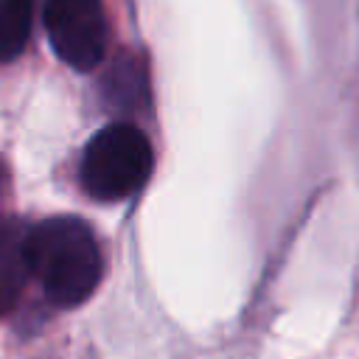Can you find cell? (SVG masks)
Here are the masks:
<instances>
[{
  "label": "cell",
  "instance_id": "obj_7",
  "mask_svg": "<svg viewBox=\"0 0 359 359\" xmlns=\"http://www.w3.org/2000/svg\"><path fill=\"white\" fill-rule=\"evenodd\" d=\"M3 185H6V171H3V165H0V194H3Z\"/></svg>",
  "mask_w": 359,
  "mask_h": 359
},
{
  "label": "cell",
  "instance_id": "obj_5",
  "mask_svg": "<svg viewBox=\"0 0 359 359\" xmlns=\"http://www.w3.org/2000/svg\"><path fill=\"white\" fill-rule=\"evenodd\" d=\"M101 93L107 107L115 109H132L146 101V70L132 56H121L101 81Z\"/></svg>",
  "mask_w": 359,
  "mask_h": 359
},
{
  "label": "cell",
  "instance_id": "obj_1",
  "mask_svg": "<svg viewBox=\"0 0 359 359\" xmlns=\"http://www.w3.org/2000/svg\"><path fill=\"white\" fill-rule=\"evenodd\" d=\"M28 272L42 294L59 309L81 306L101 280V250L87 222L50 216L28 230Z\"/></svg>",
  "mask_w": 359,
  "mask_h": 359
},
{
  "label": "cell",
  "instance_id": "obj_3",
  "mask_svg": "<svg viewBox=\"0 0 359 359\" xmlns=\"http://www.w3.org/2000/svg\"><path fill=\"white\" fill-rule=\"evenodd\" d=\"M45 31L56 56L79 73L101 65L107 53V14L101 0H45Z\"/></svg>",
  "mask_w": 359,
  "mask_h": 359
},
{
  "label": "cell",
  "instance_id": "obj_6",
  "mask_svg": "<svg viewBox=\"0 0 359 359\" xmlns=\"http://www.w3.org/2000/svg\"><path fill=\"white\" fill-rule=\"evenodd\" d=\"M34 0H0V62H11L22 53L31 36Z\"/></svg>",
  "mask_w": 359,
  "mask_h": 359
},
{
  "label": "cell",
  "instance_id": "obj_2",
  "mask_svg": "<svg viewBox=\"0 0 359 359\" xmlns=\"http://www.w3.org/2000/svg\"><path fill=\"white\" fill-rule=\"evenodd\" d=\"M154 165L149 137L132 123H109L84 146L79 180L98 202H118L137 194Z\"/></svg>",
  "mask_w": 359,
  "mask_h": 359
},
{
  "label": "cell",
  "instance_id": "obj_4",
  "mask_svg": "<svg viewBox=\"0 0 359 359\" xmlns=\"http://www.w3.org/2000/svg\"><path fill=\"white\" fill-rule=\"evenodd\" d=\"M25 241L28 230L14 219L0 216V314H6L17 303L25 280L31 278Z\"/></svg>",
  "mask_w": 359,
  "mask_h": 359
}]
</instances>
